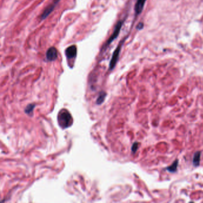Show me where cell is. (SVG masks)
Segmentation results:
<instances>
[{"mask_svg":"<svg viewBox=\"0 0 203 203\" xmlns=\"http://www.w3.org/2000/svg\"><path fill=\"white\" fill-rule=\"evenodd\" d=\"M72 118L69 112L66 110L60 112L58 115V122L63 128L70 127L72 124Z\"/></svg>","mask_w":203,"mask_h":203,"instance_id":"1","label":"cell"},{"mask_svg":"<svg viewBox=\"0 0 203 203\" xmlns=\"http://www.w3.org/2000/svg\"><path fill=\"white\" fill-rule=\"evenodd\" d=\"M122 25H123V22L122 21H119L118 23L116 24L115 30L111 35V37L109 38V40L106 42V43L104 44V46L103 47V49H104L106 47L109 46L113 41H114L116 38H118V37L119 35V33L121 32V30L122 29Z\"/></svg>","mask_w":203,"mask_h":203,"instance_id":"2","label":"cell"},{"mask_svg":"<svg viewBox=\"0 0 203 203\" xmlns=\"http://www.w3.org/2000/svg\"><path fill=\"white\" fill-rule=\"evenodd\" d=\"M121 46L122 45L120 44L115 49V51H114L112 59L110 60V65H109V69L110 70H113L115 67L116 66L118 59H119V54H120V52L121 50Z\"/></svg>","mask_w":203,"mask_h":203,"instance_id":"3","label":"cell"},{"mask_svg":"<svg viewBox=\"0 0 203 203\" xmlns=\"http://www.w3.org/2000/svg\"><path fill=\"white\" fill-rule=\"evenodd\" d=\"M59 1H60V0H54L52 1V2L51 4H50L44 10L43 12L41 14V17H40V19L41 20H44L45 19H46L49 15V14L53 11V10L56 7V5H57V4L58 3Z\"/></svg>","mask_w":203,"mask_h":203,"instance_id":"4","label":"cell"},{"mask_svg":"<svg viewBox=\"0 0 203 203\" xmlns=\"http://www.w3.org/2000/svg\"><path fill=\"white\" fill-rule=\"evenodd\" d=\"M58 54L57 49L54 47H50L46 52V58L49 61H53L57 58Z\"/></svg>","mask_w":203,"mask_h":203,"instance_id":"5","label":"cell"},{"mask_svg":"<svg viewBox=\"0 0 203 203\" xmlns=\"http://www.w3.org/2000/svg\"><path fill=\"white\" fill-rule=\"evenodd\" d=\"M66 55L68 58H75L77 55V48L75 45H71L66 49Z\"/></svg>","mask_w":203,"mask_h":203,"instance_id":"6","label":"cell"},{"mask_svg":"<svg viewBox=\"0 0 203 203\" xmlns=\"http://www.w3.org/2000/svg\"><path fill=\"white\" fill-rule=\"evenodd\" d=\"M146 1L147 0H137L135 7V11L136 14H139L141 13Z\"/></svg>","mask_w":203,"mask_h":203,"instance_id":"7","label":"cell"},{"mask_svg":"<svg viewBox=\"0 0 203 203\" xmlns=\"http://www.w3.org/2000/svg\"><path fill=\"white\" fill-rule=\"evenodd\" d=\"M201 151H197L193 157V163L195 167H198L200 163V158H201Z\"/></svg>","mask_w":203,"mask_h":203,"instance_id":"8","label":"cell"},{"mask_svg":"<svg viewBox=\"0 0 203 203\" xmlns=\"http://www.w3.org/2000/svg\"><path fill=\"white\" fill-rule=\"evenodd\" d=\"M178 160H176L174 162L172 163V164L166 168V170L170 172V173H175L177 171L178 169Z\"/></svg>","mask_w":203,"mask_h":203,"instance_id":"9","label":"cell"},{"mask_svg":"<svg viewBox=\"0 0 203 203\" xmlns=\"http://www.w3.org/2000/svg\"><path fill=\"white\" fill-rule=\"evenodd\" d=\"M106 96V93L104 91H102L100 93V95L97 100V104H101L104 101V99H105V97Z\"/></svg>","mask_w":203,"mask_h":203,"instance_id":"10","label":"cell"},{"mask_svg":"<svg viewBox=\"0 0 203 203\" xmlns=\"http://www.w3.org/2000/svg\"><path fill=\"white\" fill-rule=\"evenodd\" d=\"M35 106V104H29V105L26 107V109H25V113H26V114H28V115H29L30 113H32V112H33V110H34V109Z\"/></svg>","mask_w":203,"mask_h":203,"instance_id":"11","label":"cell"},{"mask_svg":"<svg viewBox=\"0 0 203 203\" xmlns=\"http://www.w3.org/2000/svg\"><path fill=\"white\" fill-rule=\"evenodd\" d=\"M138 142H135L133 145H132V153H135L138 148Z\"/></svg>","mask_w":203,"mask_h":203,"instance_id":"12","label":"cell"},{"mask_svg":"<svg viewBox=\"0 0 203 203\" xmlns=\"http://www.w3.org/2000/svg\"><path fill=\"white\" fill-rule=\"evenodd\" d=\"M143 27H144L143 23H140L138 24V25L137 26V29H138L139 30H141V29H142L143 28Z\"/></svg>","mask_w":203,"mask_h":203,"instance_id":"13","label":"cell"}]
</instances>
